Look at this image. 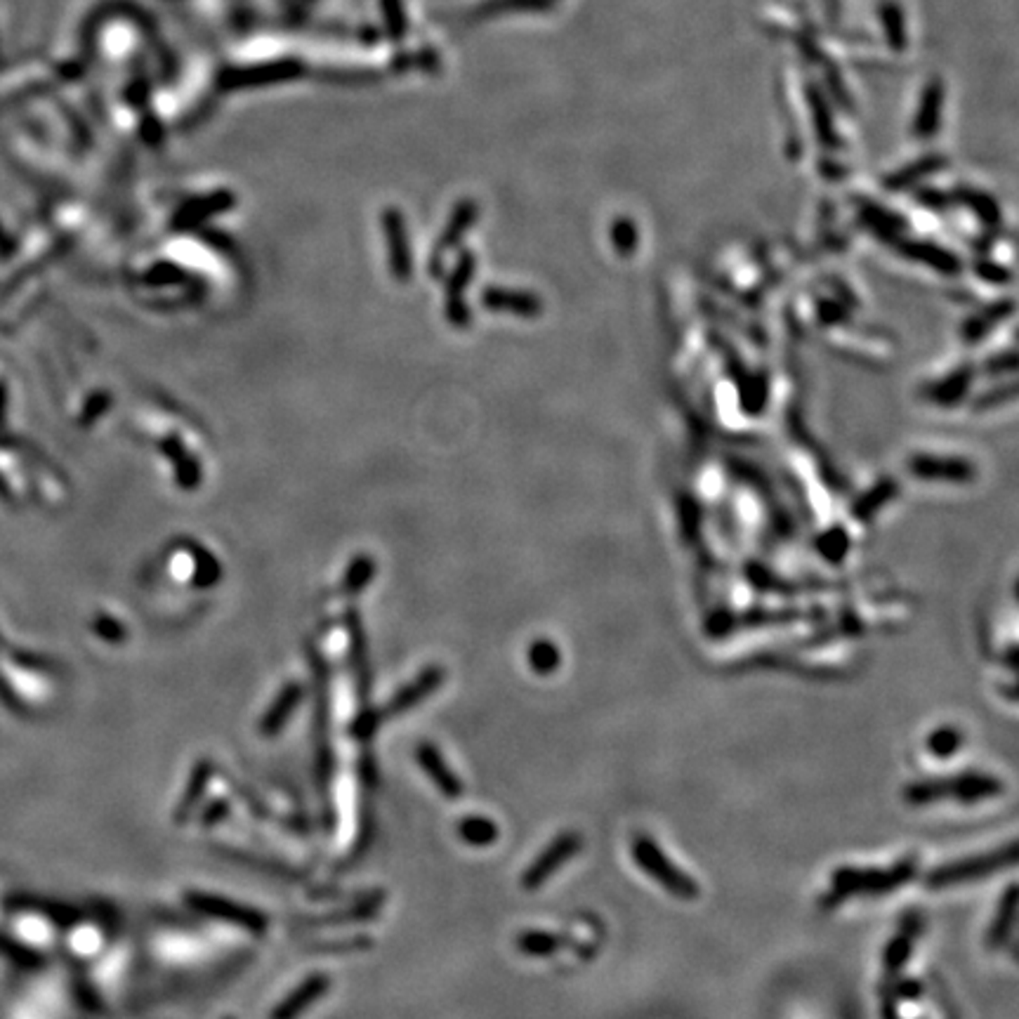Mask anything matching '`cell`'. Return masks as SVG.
<instances>
[{"label": "cell", "mask_w": 1019, "mask_h": 1019, "mask_svg": "<svg viewBox=\"0 0 1019 1019\" xmlns=\"http://www.w3.org/2000/svg\"><path fill=\"white\" fill-rule=\"evenodd\" d=\"M330 988L329 975H312L272 1013V1019H298Z\"/></svg>", "instance_id": "9"}, {"label": "cell", "mask_w": 1019, "mask_h": 1019, "mask_svg": "<svg viewBox=\"0 0 1019 1019\" xmlns=\"http://www.w3.org/2000/svg\"><path fill=\"white\" fill-rule=\"evenodd\" d=\"M944 163H946V159H944V156H937V154L925 156V159H918L916 163L909 165V168H901L900 172H894V175L885 178V187L892 191H901L906 189L909 184L918 182V180L927 178L932 172H937Z\"/></svg>", "instance_id": "17"}, {"label": "cell", "mask_w": 1019, "mask_h": 1019, "mask_svg": "<svg viewBox=\"0 0 1019 1019\" xmlns=\"http://www.w3.org/2000/svg\"><path fill=\"white\" fill-rule=\"evenodd\" d=\"M804 92H807V101H810L812 114H814V126H817L819 140H821L826 146H836L838 135H836V126H833V116H830L829 100H826V95H823L821 90H819L817 85H812V83H807Z\"/></svg>", "instance_id": "15"}, {"label": "cell", "mask_w": 1019, "mask_h": 1019, "mask_svg": "<svg viewBox=\"0 0 1019 1019\" xmlns=\"http://www.w3.org/2000/svg\"><path fill=\"white\" fill-rule=\"evenodd\" d=\"M227 1019H232V1017H227Z\"/></svg>", "instance_id": "31"}, {"label": "cell", "mask_w": 1019, "mask_h": 1019, "mask_svg": "<svg viewBox=\"0 0 1019 1019\" xmlns=\"http://www.w3.org/2000/svg\"><path fill=\"white\" fill-rule=\"evenodd\" d=\"M475 215H477L475 203H462V206H458L456 215H453V220H451L449 224V232H446L442 239V250L444 248H451V243H456L458 236L468 229V224L475 220Z\"/></svg>", "instance_id": "25"}, {"label": "cell", "mask_w": 1019, "mask_h": 1019, "mask_svg": "<svg viewBox=\"0 0 1019 1019\" xmlns=\"http://www.w3.org/2000/svg\"><path fill=\"white\" fill-rule=\"evenodd\" d=\"M484 304L491 307V310H510L514 314H529V317L540 312V303L533 295L498 291V288H491V291L484 293Z\"/></svg>", "instance_id": "16"}, {"label": "cell", "mask_w": 1019, "mask_h": 1019, "mask_svg": "<svg viewBox=\"0 0 1019 1019\" xmlns=\"http://www.w3.org/2000/svg\"><path fill=\"white\" fill-rule=\"evenodd\" d=\"M442 682H444V671L439 665H432V668L420 672L418 678L413 680L411 684H406L404 690H401L392 701L387 703L380 713L375 710V717H378V722H382V720H390V717L401 716V713H406V710L413 708V706H418L427 694L439 690V684Z\"/></svg>", "instance_id": "7"}, {"label": "cell", "mask_w": 1019, "mask_h": 1019, "mask_svg": "<svg viewBox=\"0 0 1019 1019\" xmlns=\"http://www.w3.org/2000/svg\"><path fill=\"white\" fill-rule=\"evenodd\" d=\"M581 845H583V838L578 836V833H574V830H567V833L555 838V840H552L550 845L533 859L531 866L526 868V874L522 875V887H524V890H539L545 880H550L552 875L558 874L562 864L571 861L578 852H581Z\"/></svg>", "instance_id": "5"}, {"label": "cell", "mask_w": 1019, "mask_h": 1019, "mask_svg": "<svg viewBox=\"0 0 1019 1019\" xmlns=\"http://www.w3.org/2000/svg\"><path fill=\"white\" fill-rule=\"evenodd\" d=\"M1006 786L988 774L970 772L951 779H927L904 788V800L911 804H930L939 800H958V803H977V800L1003 795Z\"/></svg>", "instance_id": "2"}, {"label": "cell", "mask_w": 1019, "mask_h": 1019, "mask_svg": "<svg viewBox=\"0 0 1019 1019\" xmlns=\"http://www.w3.org/2000/svg\"><path fill=\"white\" fill-rule=\"evenodd\" d=\"M913 470H916V475L918 477H939V479H956V481H962L968 479V477H972V468H970L968 462H961V461H932V458H920V461H913Z\"/></svg>", "instance_id": "18"}, {"label": "cell", "mask_w": 1019, "mask_h": 1019, "mask_svg": "<svg viewBox=\"0 0 1019 1019\" xmlns=\"http://www.w3.org/2000/svg\"><path fill=\"white\" fill-rule=\"evenodd\" d=\"M373 562L368 558H356L349 567L347 576H345V593L347 595H356L361 590L366 588V583L373 578Z\"/></svg>", "instance_id": "23"}, {"label": "cell", "mask_w": 1019, "mask_h": 1019, "mask_svg": "<svg viewBox=\"0 0 1019 1019\" xmlns=\"http://www.w3.org/2000/svg\"><path fill=\"white\" fill-rule=\"evenodd\" d=\"M614 241H616V246H620V248H623V246H626V248L635 246V227H633V222H630V220H619V222H616V227H614Z\"/></svg>", "instance_id": "28"}, {"label": "cell", "mask_w": 1019, "mask_h": 1019, "mask_svg": "<svg viewBox=\"0 0 1019 1019\" xmlns=\"http://www.w3.org/2000/svg\"><path fill=\"white\" fill-rule=\"evenodd\" d=\"M913 871H916L913 859H901L900 864L890 868H868V871L840 868L830 878L829 892L823 894L821 904L830 909V906L842 904L845 900H855V897H878V894L894 892L897 887L913 878Z\"/></svg>", "instance_id": "1"}, {"label": "cell", "mask_w": 1019, "mask_h": 1019, "mask_svg": "<svg viewBox=\"0 0 1019 1019\" xmlns=\"http://www.w3.org/2000/svg\"><path fill=\"white\" fill-rule=\"evenodd\" d=\"M944 95H946V88H944V83L939 81V78H932V81L923 88L918 114H916V120H913V133H916L918 140H930V137H935V133L939 130V123H942Z\"/></svg>", "instance_id": "8"}, {"label": "cell", "mask_w": 1019, "mask_h": 1019, "mask_svg": "<svg viewBox=\"0 0 1019 1019\" xmlns=\"http://www.w3.org/2000/svg\"><path fill=\"white\" fill-rule=\"evenodd\" d=\"M823 7H826V14H829L830 20H838V14H840V0H823Z\"/></svg>", "instance_id": "30"}, {"label": "cell", "mask_w": 1019, "mask_h": 1019, "mask_svg": "<svg viewBox=\"0 0 1019 1019\" xmlns=\"http://www.w3.org/2000/svg\"><path fill=\"white\" fill-rule=\"evenodd\" d=\"M552 5V0H488L479 7V14H496V13H507V10H548Z\"/></svg>", "instance_id": "24"}, {"label": "cell", "mask_w": 1019, "mask_h": 1019, "mask_svg": "<svg viewBox=\"0 0 1019 1019\" xmlns=\"http://www.w3.org/2000/svg\"><path fill=\"white\" fill-rule=\"evenodd\" d=\"M210 779H213V762L206 758L198 760L197 767H194V772H191L189 777V784L184 788L182 800H180L178 807H175V821L184 823L191 817V812H194V807L198 804V800L203 798V791H206V786L210 784Z\"/></svg>", "instance_id": "13"}, {"label": "cell", "mask_w": 1019, "mask_h": 1019, "mask_svg": "<svg viewBox=\"0 0 1019 1019\" xmlns=\"http://www.w3.org/2000/svg\"><path fill=\"white\" fill-rule=\"evenodd\" d=\"M1013 918H1015V890H1010V892H1007V904H1003V916L996 918L994 927H991V944L1003 942V937H1006L1007 930H1010Z\"/></svg>", "instance_id": "26"}, {"label": "cell", "mask_w": 1019, "mask_h": 1019, "mask_svg": "<svg viewBox=\"0 0 1019 1019\" xmlns=\"http://www.w3.org/2000/svg\"><path fill=\"white\" fill-rule=\"evenodd\" d=\"M1013 861H1015V849L1013 845H1010L1007 849H998V852H991V855L970 856V859L953 861L949 866L935 868V871L927 875V885L951 887V885H958V883H968V880L984 878V875L998 871L1003 864H1013Z\"/></svg>", "instance_id": "4"}, {"label": "cell", "mask_w": 1019, "mask_h": 1019, "mask_svg": "<svg viewBox=\"0 0 1019 1019\" xmlns=\"http://www.w3.org/2000/svg\"><path fill=\"white\" fill-rule=\"evenodd\" d=\"M961 743H962L961 732L953 727L935 729L930 734V739H927V748H930L937 758H949V755H953L958 748H961Z\"/></svg>", "instance_id": "22"}, {"label": "cell", "mask_w": 1019, "mask_h": 1019, "mask_svg": "<svg viewBox=\"0 0 1019 1019\" xmlns=\"http://www.w3.org/2000/svg\"><path fill=\"white\" fill-rule=\"evenodd\" d=\"M300 698H303V687H300L298 682L285 684L284 690H281L279 697H277V701L272 703V708L267 710L265 717H262L260 734L262 736H277V734H279L281 727H284L285 722H288V717H291L293 710L298 708Z\"/></svg>", "instance_id": "11"}, {"label": "cell", "mask_w": 1019, "mask_h": 1019, "mask_svg": "<svg viewBox=\"0 0 1019 1019\" xmlns=\"http://www.w3.org/2000/svg\"><path fill=\"white\" fill-rule=\"evenodd\" d=\"M529 663L539 675H548V672L558 671L559 665V652L558 646L552 642L539 640L529 649Z\"/></svg>", "instance_id": "21"}, {"label": "cell", "mask_w": 1019, "mask_h": 1019, "mask_svg": "<svg viewBox=\"0 0 1019 1019\" xmlns=\"http://www.w3.org/2000/svg\"><path fill=\"white\" fill-rule=\"evenodd\" d=\"M564 946H571L569 939L552 935V932L531 930L520 935V939H517V949L522 953H526V956H550V953L564 949Z\"/></svg>", "instance_id": "19"}, {"label": "cell", "mask_w": 1019, "mask_h": 1019, "mask_svg": "<svg viewBox=\"0 0 1019 1019\" xmlns=\"http://www.w3.org/2000/svg\"><path fill=\"white\" fill-rule=\"evenodd\" d=\"M227 810H229V807L224 803H215V804H213V810H210L213 814H206V817H203V823H206V826H210V823L220 821V819L227 814Z\"/></svg>", "instance_id": "29"}, {"label": "cell", "mask_w": 1019, "mask_h": 1019, "mask_svg": "<svg viewBox=\"0 0 1019 1019\" xmlns=\"http://www.w3.org/2000/svg\"><path fill=\"white\" fill-rule=\"evenodd\" d=\"M184 900H187V904H189L191 909H197V911L201 913H208L213 918L229 920V923L239 925V927L253 932V935H265L267 932V916H262V913L255 911V909H248V906H241L236 904V901L222 900V897H215V894H203V892H189Z\"/></svg>", "instance_id": "6"}, {"label": "cell", "mask_w": 1019, "mask_h": 1019, "mask_svg": "<svg viewBox=\"0 0 1019 1019\" xmlns=\"http://www.w3.org/2000/svg\"><path fill=\"white\" fill-rule=\"evenodd\" d=\"M878 20L880 26H883V33H885L887 45L894 52L906 50L909 33H906V17L900 3L897 0H883L878 5Z\"/></svg>", "instance_id": "14"}, {"label": "cell", "mask_w": 1019, "mask_h": 1019, "mask_svg": "<svg viewBox=\"0 0 1019 1019\" xmlns=\"http://www.w3.org/2000/svg\"><path fill=\"white\" fill-rule=\"evenodd\" d=\"M633 859L635 864L645 871L649 878H654L663 887L665 892H671L678 900H697L698 897V885L690 875L680 871L668 856L659 849V845L646 836H637L633 840Z\"/></svg>", "instance_id": "3"}, {"label": "cell", "mask_w": 1019, "mask_h": 1019, "mask_svg": "<svg viewBox=\"0 0 1019 1019\" xmlns=\"http://www.w3.org/2000/svg\"><path fill=\"white\" fill-rule=\"evenodd\" d=\"M416 755H418V762L420 767L425 769V774L430 777L432 781H435V786H437L439 791H442V795H446V798L456 800L462 795V784L458 781V777L449 769V765L444 762L442 753H439L437 748L432 746V743H420L418 751H416Z\"/></svg>", "instance_id": "10"}, {"label": "cell", "mask_w": 1019, "mask_h": 1019, "mask_svg": "<svg viewBox=\"0 0 1019 1019\" xmlns=\"http://www.w3.org/2000/svg\"><path fill=\"white\" fill-rule=\"evenodd\" d=\"M385 229H387V243H390V262H392L394 277L406 279L411 274V253L406 246V232L404 222H401L400 213L390 210L385 215Z\"/></svg>", "instance_id": "12"}, {"label": "cell", "mask_w": 1019, "mask_h": 1019, "mask_svg": "<svg viewBox=\"0 0 1019 1019\" xmlns=\"http://www.w3.org/2000/svg\"><path fill=\"white\" fill-rule=\"evenodd\" d=\"M461 838L472 848H487L498 838V826L487 817H468L461 821Z\"/></svg>", "instance_id": "20"}, {"label": "cell", "mask_w": 1019, "mask_h": 1019, "mask_svg": "<svg viewBox=\"0 0 1019 1019\" xmlns=\"http://www.w3.org/2000/svg\"><path fill=\"white\" fill-rule=\"evenodd\" d=\"M826 81H829L830 95L836 97L838 104H840V107H845V109H849L848 90H845V85H842L840 74H838V69H836V66H833V64H829V66H826Z\"/></svg>", "instance_id": "27"}]
</instances>
